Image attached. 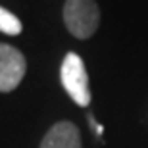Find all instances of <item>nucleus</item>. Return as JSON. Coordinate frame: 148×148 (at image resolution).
<instances>
[{"label": "nucleus", "instance_id": "obj_4", "mask_svg": "<svg viewBox=\"0 0 148 148\" xmlns=\"http://www.w3.org/2000/svg\"><path fill=\"white\" fill-rule=\"evenodd\" d=\"M40 148H83L81 133L71 121H58L44 135Z\"/></svg>", "mask_w": 148, "mask_h": 148}, {"label": "nucleus", "instance_id": "obj_3", "mask_svg": "<svg viewBox=\"0 0 148 148\" xmlns=\"http://www.w3.org/2000/svg\"><path fill=\"white\" fill-rule=\"evenodd\" d=\"M27 71L25 56L10 44H0V92H10Z\"/></svg>", "mask_w": 148, "mask_h": 148}, {"label": "nucleus", "instance_id": "obj_5", "mask_svg": "<svg viewBox=\"0 0 148 148\" xmlns=\"http://www.w3.org/2000/svg\"><path fill=\"white\" fill-rule=\"evenodd\" d=\"M21 21L17 19L12 12H8L6 8L0 6V33H6V35H19L21 33Z\"/></svg>", "mask_w": 148, "mask_h": 148}, {"label": "nucleus", "instance_id": "obj_1", "mask_svg": "<svg viewBox=\"0 0 148 148\" xmlns=\"http://www.w3.org/2000/svg\"><path fill=\"white\" fill-rule=\"evenodd\" d=\"M64 23L75 38H90L100 25V8L96 0H66Z\"/></svg>", "mask_w": 148, "mask_h": 148}, {"label": "nucleus", "instance_id": "obj_2", "mask_svg": "<svg viewBox=\"0 0 148 148\" xmlns=\"http://www.w3.org/2000/svg\"><path fill=\"white\" fill-rule=\"evenodd\" d=\"M60 79H62V85L66 88V92L71 96V100L77 106L87 108L90 104L88 75H87V69H85V64H83L81 56H77L75 52L66 54V58L62 62Z\"/></svg>", "mask_w": 148, "mask_h": 148}]
</instances>
